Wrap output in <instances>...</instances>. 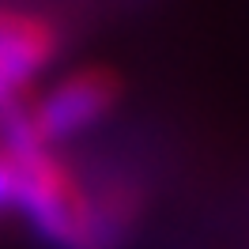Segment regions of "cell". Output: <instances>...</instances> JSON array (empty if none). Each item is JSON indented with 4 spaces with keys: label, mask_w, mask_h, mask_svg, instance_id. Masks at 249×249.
Masks as SVG:
<instances>
[{
    "label": "cell",
    "mask_w": 249,
    "mask_h": 249,
    "mask_svg": "<svg viewBox=\"0 0 249 249\" xmlns=\"http://www.w3.org/2000/svg\"><path fill=\"white\" fill-rule=\"evenodd\" d=\"M61 53L57 23L27 8H0V109L16 106L19 94L46 72Z\"/></svg>",
    "instance_id": "cell-3"
},
{
    "label": "cell",
    "mask_w": 249,
    "mask_h": 249,
    "mask_svg": "<svg viewBox=\"0 0 249 249\" xmlns=\"http://www.w3.org/2000/svg\"><path fill=\"white\" fill-rule=\"evenodd\" d=\"M19 200L16 212L31 223L49 249H117L132 227V204L109 200L87 189L83 174L61 155L42 147H19Z\"/></svg>",
    "instance_id": "cell-1"
},
{
    "label": "cell",
    "mask_w": 249,
    "mask_h": 249,
    "mask_svg": "<svg viewBox=\"0 0 249 249\" xmlns=\"http://www.w3.org/2000/svg\"><path fill=\"white\" fill-rule=\"evenodd\" d=\"M124 76L113 64H83L49 83L31 102L0 109L4 132L0 140L16 147H42L57 151V143L91 132L121 106Z\"/></svg>",
    "instance_id": "cell-2"
}]
</instances>
